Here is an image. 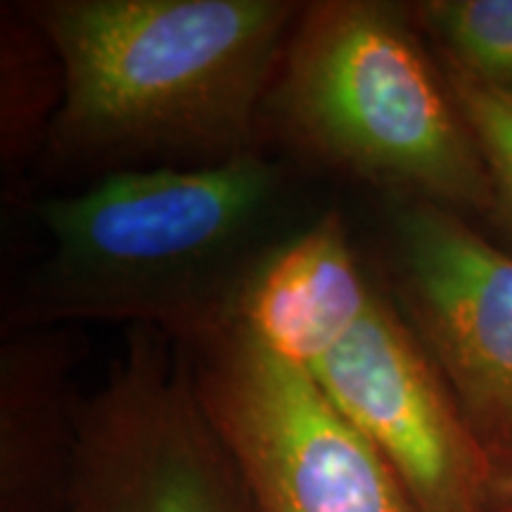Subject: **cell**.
Returning <instances> with one entry per match:
<instances>
[{
  "label": "cell",
  "mask_w": 512,
  "mask_h": 512,
  "mask_svg": "<svg viewBox=\"0 0 512 512\" xmlns=\"http://www.w3.org/2000/svg\"><path fill=\"white\" fill-rule=\"evenodd\" d=\"M64 69L38 174L72 192L126 171L266 150L261 110L299 0H24Z\"/></svg>",
  "instance_id": "1"
},
{
  "label": "cell",
  "mask_w": 512,
  "mask_h": 512,
  "mask_svg": "<svg viewBox=\"0 0 512 512\" xmlns=\"http://www.w3.org/2000/svg\"><path fill=\"white\" fill-rule=\"evenodd\" d=\"M271 150L204 169L126 171L34 202L48 238L5 332L126 323L195 347L235 328L261 261L306 221Z\"/></svg>",
  "instance_id": "2"
},
{
  "label": "cell",
  "mask_w": 512,
  "mask_h": 512,
  "mask_svg": "<svg viewBox=\"0 0 512 512\" xmlns=\"http://www.w3.org/2000/svg\"><path fill=\"white\" fill-rule=\"evenodd\" d=\"M261 140L382 200L494 214L477 140L403 3H304L264 100Z\"/></svg>",
  "instance_id": "3"
},
{
  "label": "cell",
  "mask_w": 512,
  "mask_h": 512,
  "mask_svg": "<svg viewBox=\"0 0 512 512\" xmlns=\"http://www.w3.org/2000/svg\"><path fill=\"white\" fill-rule=\"evenodd\" d=\"M183 349L256 512H418L382 453L309 370L240 325Z\"/></svg>",
  "instance_id": "4"
},
{
  "label": "cell",
  "mask_w": 512,
  "mask_h": 512,
  "mask_svg": "<svg viewBox=\"0 0 512 512\" xmlns=\"http://www.w3.org/2000/svg\"><path fill=\"white\" fill-rule=\"evenodd\" d=\"M64 512H256L192 382L190 356L162 332L131 328L83 394Z\"/></svg>",
  "instance_id": "5"
},
{
  "label": "cell",
  "mask_w": 512,
  "mask_h": 512,
  "mask_svg": "<svg viewBox=\"0 0 512 512\" xmlns=\"http://www.w3.org/2000/svg\"><path fill=\"white\" fill-rule=\"evenodd\" d=\"M382 219V285L486 451L510 444L512 254L434 202L384 200Z\"/></svg>",
  "instance_id": "6"
},
{
  "label": "cell",
  "mask_w": 512,
  "mask_h": 512,
  "mask_svg": "<svg viewBox=\"0 0 512 512\" xmlns=\"http://www.w3.org/2000/svg\"><path fill=\"white\" fill-rule=\"evenodd\" d=\"M309 373L382 453L415 510L484 512L489 451L382 280L361 323Z\"/></svg>",
  "instance_id": "7"
},
{
  "label": "cell",
  "mask_w": 512,
  "mask_h": 512,
  "mask_svg": "<svg viewBox=\"0 0 512 512\" xmlns=\"http://www.w3.org/2000/svg\"><path fill=\"white\" fill-rule=\"evenodd\" d=\"M88 339L76 325L3 332L0 512H64L72 494Z\"/></svg>",
  "instance_id": "8"
},
{
  "label": "cell",
  "mask_w": 512,
  "mask_h": 512,
  "mask_svg": "<svg viewBox=\"0 0 512 512\" xmlns=\"http://www.w3.org/2000/svg\"><path fill=\"white\" fill-rule=\"evenodd\" d=\"M380 290L342 209L294 230L249 280L235 325L294 366L313 370L366 316Z\"/></svg>",
  "instance_id": "9"
},
{
  "label": "cell",
  "mask_w": 512,
  "mask_h": 512,
  "mask_svg": "<svg viewBox=\"0 0 512 512\" xmlns=\"http://www.w3.org/2000/svg\"><path fill=\"white\" fill-rule=\"evenodd\" d=\"M64 98L60 55L22 3L0 10V169L5 202L38 171Z\"/></svg>",
  "instance_id": "10"
},
{
  "label": "cell",
  "mask_w": 512,
  "mask_h": 512,
  "mask_svg": "<svg viewBox=\"0 0 512 512\" xmlns=\"http://www.w3.org/2000/svg\"><path fill=\"white\" fill-rule=\"evenodd\" d=\"M408 8L441 64L512 98V0H422Z\"/></svg>",
  "instance_id": "11"
},
{
  "label": "cell",
  "mask_w": 512,
  "mask_h": 512,
  "mask_svg": "<svg viewBox=\"0 0 512 512\" xmlns=\"http://www.w3.org/2000/svg\"><path fill=\"white\" fill-rule=\"evenodd\" d=\"M441 69L484 157L494 188V216L512 230V98L486 91L446 64Z\"/></svg>",
  "instance_id": "12"
},
{
  "label": "cell",
  "mask_w": 512,
  "mask_h": 512,
  "mask_svg": "<svg viewBox=\"0 0 512 512\" xmlns=\"http://www.w3.org/2000/svg\"><path fill=\"white\" fill-rule=\"evenodd\" d=\"M484 512H512V441L489 451Z\"/></svg>",
  "instance_id": "13"
}]
</instances>
